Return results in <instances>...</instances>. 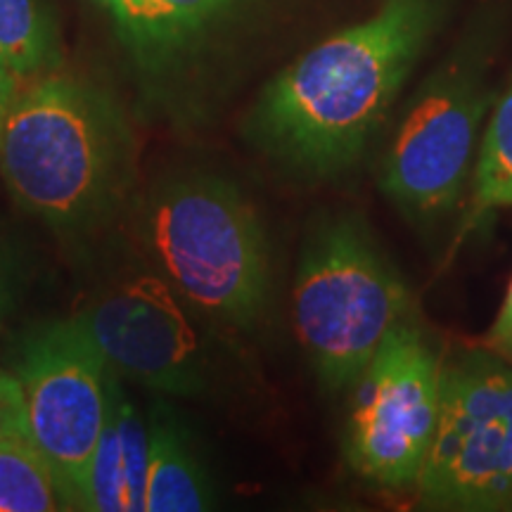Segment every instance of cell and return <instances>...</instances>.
Wrapping results in <instances>:
<instances>
[{
  "label": "cell",
  "mask_w": 512,
  "mask_h": 512,
  "mask_svg": "<svg viewBox=\"0 0 512 512\" xmlns=\"http://www.w3.org/2000/svg\"><path fill=\"white\" fill-rule=\"evenodd\" d=\"M456 0H382L264 88L247 119L252 143L302 178L349 171L387 124L413 69Z\"/></svg>",
  "instance_id": "obj_1"
},
{
  "label": "cell",
  "mask_w": 512,
  "mask_h": 512,
  "mask_svg": "<svg viewBox=\"0 0 512 512\" xmlns=\"http://www.w3.org/2000/svg\"><path fill=\"white\" fill-rule=\"evenodd\" d=\"M0 176L12 200L46 226H95L133 176L124 112L79 76L53 72L24 83L0 128Z\"/></svg>",
  "instance_id": "obj_2"
},
{
  "label": "cell",
  "mask_w": 512,
  "mask_h": 512,
  "mask_svg": "<svg viewBox=\"0 0 512 512\" xmlns=\"http://www.w3.org/2000/svg\"><path fill=\"white\" fill-rule=\"evenodd\" d=\"M140 238L157 275L183 304L252 328L271 292V254L254 204L226 178L190 174L159 185Z\"/></svg>",
  "instance_id": "obj_3"
},
{
  "label": "cell",
  "mask_w": 512,
  "mask_h": 512,
  "mask_svg": "<svg viewBox=\"0 0 512 512\" xmlns=\"http://www.w3.org/2000/svg\"><path fill=\"white\" fill-rule=\"evenodd\" d=\"M292 311L320 387L337 394L354 387L389 332L413 318V297L366 223L339 211L306 235Z\"/></svg>",
  "instance_id": "obj_4"
},
{
  "label": "cell",
  "mask_w": 512,
  "mask_h": 512,
  "mask_svg": "<svg viewBox=\"0 0 512 512\" xmlns=\"http://www.w3.org/2000/svg\"><path fill=\"white\" fill-rule=\"evenodd\" d=\"M501 31V5L491 0L403 112L384 152L380 188L408 219H441L472 183L484 119L494 105L489 76Z\"/></svg>",
  "instance_id": "obj_5"
},
{
  "label": "cell",
  "mask_w": 512,
  "mask_h": 512,
  "mask_svg": "<svg viewBox=\"0 0 512 512\" xmlns=\"http://www.w3.org/2000/svg\"><path fill=\"white\" fill-rule=\"evenodd\" d=\"M432 510H512V363L496 351L444 361L441 411L415 484Z\"/></svg>",
  "instance_id": "obj_6"
},
{
  "label": "cell",
  "mask_w": 512,
  "mask_h": 512,
  "mask_svg": "<svg viewBox=\"0 0 512 512\" xmlns=\"http://www.w3.org/2000/svg\"><path fill=\"white\" fill-rule=\"evenodd\" d=\"M441 370L444 358L415 316L389 332L351 387L344 456L358 477L389 491L415 489L437 432Z\"/></svg>",
  "instance_id": "obj_7"
},
{
  "label": "cell",
  "mask_w": 512,
  "mask_h": 512,
  "mask_svg": "<svg viewBox=\"0 0 512 512\" xmlns=\"http://www.w3.org/2000/svg\"><path fill=\"white\" fill-rule=\"evenodd\" d=\"M12 370L22 387L29 437L53 465L69 508L76 510L107 420L112 370L74 316L24 335Z\"/></svg>",
  "instance_id": "obj_8"
},
{
  "label": "cell",
  "mask_w": 512,
  "mask_h": 512,
  "mask_svg": "<svg viewBox=\"0 0 512 512\" xmlns=\"http://www.w3.org/2000/svg\"><path fill=\"white\" fill-rule=\"evenodd\" d=\"M107 368L169 396L204 389V358L185 304L157 273L121 280L76 313Z\"/></svg>",
  "instance_id": "obj_9"
},
{
  "label": "cell",
  "mask_w": 512,
  "mask_h": 512,
  "mask_svg": "<svg viewBox=\"0 0 512 512\" xmlns=\"http://www.w3.org/2000/svg\"><path fill=\"white\" fill-rule=\"evenodd\" d=\"M145 512H200L214 505L207 472L169 418H152Z\"/></svg>",
  "instance_id": "obj_10"
},
{
  "label": "cell",
  "mask_w": 512,
  "mask_h": 512,
  "mask_svg": "<svg viewBox=\"0 0 512 512\" xmlns=\"http://www.w3.org/2000/svg\"><path fill=\"white\" fill-rule=\"evenodd\" d=\"M0 60L19 86L60 72V24L46 0H0Z\"/></svg>",
  "instance_id": "obj_11"
},
{
  "label": "cell",
  "mask_w": 512,
  "mask_h": 512,
  "mask_svg": "<svg viewBox=\"0 0 512 512\" xmlns=\"http://www.w3.org/2000/svg\"><path fill=\"white\" fill-rule=\"evenodd\" d=\"M72 510L53 465L29 432L0 439V512Z\"/></svg>",
  "instance_id": "obj_12"
},
{
  "label": "cell",
  "mask_w": 512,
  "mask_h": 512,
  "mask_svg": "<svg viewBox=\"0 0 512 512\" xmlns=\"http://www.w3.org/2000/svg\"><path fill=\"white\" fill-rule=\"evenodd\" d=\"M171 64L207 46L259 0H150Z\"/></svg>",
  "instance_id": "obj_13"
},
{
  "label": "cell",
  "mask_w": 512,
  "mask_h": 512,
  "mask_svg": "<svg viewBox=\"0 0 512 512\" xmlns=\"http://www.w3.org/2000/svg\"><path fill=\"white\" fill-rule=\"evenodd\" d=\"M472 195L479 211L512 207V81L484 126Z\"/></svg>",
  "instance_id": "obj_14"
},
{
  "label": "cell",
  "mask_w": 512,
  "mask_h": 512,
  "mask_svg": "<svg viewBox=\"0 0 512 512\" xmlns=\"http://www.w3.org/2000/svg\"><path fill=\"white\" fill-rule=\"evenodd\" d=\"M88 3L107 15L119 41L138 67L152 76L174 69L150 0H88Z\"/></svg>",
  "instance_id": "obj_15"
},
{
  "label": "cell",
  "mask_w": 512,
  "mask_h": 512,
  "mask_svg": "<svg viewBox=\"0 0 512 512\" xmlns=\"http://www.w3.org/2000/svg\"><path fill=\"white\" fill-rule=\"evenodd\" d=\"M76 510L126 512L124 458H121L117 418H114L112 389H110V406H107L105 427H102L98 446H95L91 463H88L86 475H83Z\"/></svg>",
  "instance_id": "obj_16"
},
{
  "label": "cell",
  "mask_w": 512,
  "mask_h": 512,
  "mask_svg": "<svg viewBox=\"0 0 512 512\" xmlns=\"http://www.w3.org/2000/svg\"><path fill=\"white\" fill-rule=\"evenodd\" d=\"M15 432H29L22 387L15 375L0 370V439Z\"/></svg>",
  "instance_id": "obj_17"
},
{
  "label": "cell",
  "mask_w": 512,
  "mask_h": 512,
  "mask_svg": "<svg viewBox=\"0 0 512 512\" xmlns=\"http://www.w3.org/2000/svg\"><path fill=\"white\" fill-rule=\"evenodd\" d=\"M489 349L496 351L498 356L508 358L512 363V280L508 287V294H505L501 311H498V318L494 320L489 330Z\"/></svg>",
  "instance_id": "obj_18"
},
{
  "label": "cell",
  "mask_w": 512,
  "mask_h": 512,
  "mask_svg": "<svg viewBox=\"0 0 512 512\" xmlns=\"http://www.w3.org/2000/svg\"><path fill=\"white\" fill-rule=\"evenodd\" d=\"M17 91H19V81L12 76L10 69L5 67L3 60H0V128H3V121L8 117Z\"/></svg>",
  "instance_id": "obj_19"
},
{
  "label": "cell",
  "mask_w": 512,
  "mask_h": 512,
  "mask_svg": "<svg viewBox=\"0 0 512 512\" xmlns=\"http://www.w3.org/2000/svg\"><path fill=\"white\" fill-rule=\"evenodd\" d=\"M3 309H5V287H3V275H0V320H3Z\"/></svg>",
  "instance_id": "obj_20"
}]
</instances>
